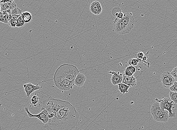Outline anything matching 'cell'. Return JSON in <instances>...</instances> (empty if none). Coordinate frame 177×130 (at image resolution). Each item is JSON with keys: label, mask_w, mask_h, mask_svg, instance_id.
Wrapping results in <instances>:
<instances>
[{"label": "cell", "mask_w": 177, "mask_h": 130, "mask_svg": "<svg viewBox=\"0 0 177 130\" xmlns=\"http://www.w3.org/2000/svg\"><path fill=\"white\" fill-rule=\"evenodd\" d=\"M114 30L117 33L120 35L129 34L133 29L126 25L120 19L116 18L113 22Z\"/></svg>", "instance_id": "5"}, {"label": "cell", "mask_w": 177, "mask_h": 130, "mask_svg": "<svg viewBox=\"0 0 177 130\" xmlns=\"http://www.w3.org/2000/svg\"><path fill=\"white\" fill-rule=\"evenodd\" d=\"M2 12L3 16L0 19V22L5 24H8L9 18L8 13L6 11H3Z\"/></svg>", "instance_id": "20"}, {"label": "cell", "mask_w": 177, "mask_h": 130, "mask_svg": "<svg viewBox=\"0 0 177 130\" xmlns=\"http://www.w3.org/2000/svg\"><path fill=\"white\" fill-rule=\"evenodd\" d=\"M169 96L171 101L174 102L175 104H177V92L171 91L170 92Z\"/></svg>", "instance_id": "22"}, {"label": "cell", "mask_w": 177, "mask_h": 130, "mask_svg": "<svg viewBox=\"0 0 177 130\" xmlns=\"http://www.w3.org/2000/svg\"><path fill=\"white\" fill-rule=\"evenodd\" d=\"M150 112L154 120L157 122H166L169 121L170 118L169 112L161 109L158 102H156L153 104Z\"/></svg>", "instance_id": "3"}, {"label": "cell", "mask_w": 177, "mask_h": 130, "mask_svg": "<svg viewBox=\"0 0 177 130\" xmlns=\"http://www.w3.org/2000/svg\"><path fill=\"white\" fill-rule=\"evenodd\" d=\"M145 56L144 53L142 52H139L137 54V57L138 58V59L139 61H140V60H141L143 59V57Z\"/></svg>", "instance_id": "29"}, {"label": "cell", "mask_w": 177, "mask_h": 130, "mask_svg": "<svg viewBox=\"0 0 177 130\" xmlns=\"http://www.w3.org/2000/svg\"><path fill=\"white\" fill-rule=\"evenodd\" d=\"M136 68L135 66H133L130 65L127 67L124 70V74L127 76L128 77H131L133 75L135 72H136Z\"/></svg>", "instance_id": "18"}, {"label": "cell", "mask_w": 177, "mask_h": 130, "mask_svg": "<svg viewBox=\"0 0 177 130\" xmlns=\"http://www.w3.org/2000/svg\"><path fill=\"white\" fill-rule=\"evenodd\" d=\"M17 20H10L8 21V25L10 27H16Z\"/></svg>", "instance_id": "26"}, {"label": "cell", "mask_w": 177, "mask_h": 130, "mask_svg": "<svg viewBox=\"0 0 177 130\" xmlns=\"http://www.w3.org/2000/svg\"><path fill=\"white\" fill-rule=\"evenodd\" d=\"M169 89L171 91L177 92V82L176 81H175L174 84L171 86Z\"/></svg>", "instance_id": "27"}, {"label": "cell", "mask_w": 177, "mask_h": 130, "mask_svg": "<svg viewBox=\"0 0 177 130\" xmlns=\"http://www.w3.org/2000/svg\"><path fill=\"white\" fill-rule=\"evenodd\" d=\"M147 58H148V57H147V56H144L142 60H143V61H145L147 60Z\"/></svg>", "instance_id": "31"}, {"label": "cell", "mask_w": 177, "mask_h": 130, "mask_svg": "<svg viewBox=\"0 0 177 130\" xmlns=\"http://www.w3.org/2000/svg\"><path fill=\"white\" fill-rule=\"evenodd\" d=\"M22 12L19 8L17 6L12 10L11 11V15H21Z\"/></svg>", "instance_id": "24"}, {"label": "cell", "mask_w": 177, "mask_h": 130, "mask_svg": "<svg viewBox=\"0 0 177 130\" xmlns=\"http://www.w3.org/2000/svg\"><path fill=\"white\" fill-rule=\"evenodd\" d=\"M161 81L164 87L169 88L174 84L175 79L171 75V73L166 72L163 73L161 75Z\"/></svg>", "instance_id": "8"}, {"label": "cell", "mask_w": 177, "mask_h": 130, "mask_svg": "<svg viewBox=\"0 0 177 130\" xmlns=\"http://www.w3.org/2000/svg\"><path fill=\"white\" fill-rule=\"evenodd\" d=\"M49 120L46 125L55 126V130H76L79 114L75 107L67 101L54 99L50 96L43 102Z\"/></svg>", "instance_id": "1"}, {"label": "cell", "mask_w": 177, "mask_h": 130, "mask_svg": "<svg viewBox=\"0 0 177 130\" xmlns=\"http://www.w3.org/2000/svg\"><path fill=\"white\" fill-rule=\"evenodd\" d=\"M24 91L26 94V97L29 98L31 94L34 91L37 90H41L42 87L38 85H34L31 83H27L24 85Z\"/></svg>", "instance_id": "9"}, {"label": "cell", "mask_w": 177, "mask_h": 130, "mask_svg": "<svg viewBox=\"0 0 177 130\" xmlns=\"http://www.w3.org/2000/svg\"><path fill=\"white\" fill-rule=\"evenodd\" d=\"M156 101L158 102L159 105L161 109L162 110H166L169 112V116L171 118H174L176 117V114L173 113L172 108H175L176 104H173L174 103L172 101H171L169 99L163 98L162 99L158 100L155 99Z\"/></svg>", "instance_id": "4"}, {"label": "cell", "mask_w": 177, "mask_h": 130, "mask_svg": "<svg viewBox=\"0 0 177 130\" xmlns=\"http://www.w3.org/2000/svg\"><path fill=\"white\" fill-rule=\"evenodd\" d=\"M25 110L26 112L28 115L29 117L31 118H37L40 120L41 122H42L43 124H47L49 119L48 117V114L47 111L46 109L44 107H42L41 108V110H42L40 113L34 115L30 113L28 107H25Z\"/></svg>", "instance_id": "6"}, {"label": "cell", "mask_w": 177, "mask_h": 130, "mask_svg": "<svg viewBox=\"0 0 177 130\" xmlns=\"http://www.w3.org/2000/svg\"><path fill=\"white\" fill-rule=\"evenodd\" d=\"M39 98L37 96V93H36L31 99V104L33 105L35 107H37L38 103H39Z\"/></svg>", "instance_id": "21"}, {"label": "cell", "mask_w": 177, "mask_h": 130, "mask_svg": "<svg viewBox=\"0 0 177 130\" xmlns=\"http://www.w3.org/2000/svg\"><path fill=\"white\" fill-rule=\"evenodd\" d=\"M139 62L138 59L135 58H131L128 61V64L130 65L133 66H135L138 65V64Z\"/></svg>", "instance_id": "23"}, {"label": "cell", "mask_w": 177, "mask_h": 130, "mask_svg": "<svg viewBox=\"0 0 177 130\" xmlns=\"http://www.w3.org/2000/svg\"><path fill=\"white\" fill-rule=\"evenodd\" d=\"M112 13L114 16L119 19L123 18L124 15L119 8H114L112 10Z\"/></svg>", "instance_id": "16"}, {"label": "cell", "mask_w": 177, "mask_h": 130, "mask_svg": "<svg viewBox=\"0 0 177 130\" xmlns=\"http://www.w3.org/2000/svg\"><path fill=\"white\" fill-rule=\"evenodd\" d=\"M1 0H0V2H1Z\"/></svg>", "instance_id": "35"}, {"label": "cell", "mask_w": 177, "mask_h": 130, "mask_svg": "<svg viewBox=\"0 0 177 130\" xmlns=\"http://www.w3.org/2000/svg\"><path fill=\"white\" fill-rule=\"evenodd\" d=\"M119 86V90L121 93L123 94L128 93V90L130 88V86L125 84L121 83L118 84Z\"/></svg>", "instance_id": "19"}, {"label": "cell", "mask_w": 177, "mask_h": 130, "mask_svg": "<svg viewBox=\"0 0 177 130\" xmlns=\"http://www.w3.org/2000/svg\"><path fill=\"white\" fill-rule=\"evenodd\" d=\"M1 6H0V11H1Z\"/></svg>", "instance_id": "34"}, {"label": "cell", "mask_w": 177, "mask_h": 130, "mask_svg": "<svg viewBox=\"0 0 177 130\" xmlns=\"http://www.w3.org/2000/svg\"><path fill=\"white\" fill-rule=\"evenodd\" d=\"M54 81L55 86L62 90H69L75 86L74 83L62 79L54 78Z\"/></svg>", "instance_id": "7"}, {"label": "cell", "mask_w": 177, "mask_h": 130, "mask_svg": "<svg viewBox=\"0 0 177 130\" xmlns=\"http://www.w3.org/2000/svg\"><path fill=\"white\" fill-rule=\"evenodd\" d=\"M175 79V81H176V82H177V79Z\"/></svg>", "instance_id": "33"}, {"label": "cell", "mask_w": 177, "mask_h": 130, "mask_svg": "<svg viewBox=\"0 0 177 130\" xmlns=\"http://www.w3.org/2000/svg\"><path fill=\"white\" fill-rule=\"evenodd\" d=\"M3 16L2 12L0 11V19Z\"/></svg>", "instance_id": "32"}, {"label": "cell", "mask_w": 177, "mask_h": 130, "mask_svg": "<svg viewBox=\"0 0 177 130\" xmlns=\"http://www.w3.org/2000/svg\"><path fill=\"white\" fill-rule=\"evenodd\" d=\"M90 11L95 15L100 14L102 11V7L100 2L97 1L93 2L90 6Z\"/></svg>", "instance_id": "12"}, {"label": "cell", "mask_w": 177, "mask_h": 130, "mask_svg": "<svg viewBox=\"0 0 177 130\" xmlns=\"http://www.w3.org/2000/svg\"><path fill=\"white\" fill-rule=\"evenodd\" d=\"M25 22L22 18L20 16L17 21L16 27H23L25 25Z\"/></svg>", "instance_id": "25"}, {"label": "cell", "mask_w": 177, "mask_h": 130, "mask_svg": "<svg viewBox=\"0 0 177 130\" xmlns=\"http://www.w3.org/2000/svg\"><path fill=\"white\" fill-rule=\"evenodd\" d=\"M171 73L175 79H177V67L173 69Z\"/></svg>", "instance_id": "28"}, {"label": "cell", "mask_w": 177, "mask_h": 130, "mask_svg": "<svg viewBox=\"0 0 177 130\" xmlns=\"http://www.w3.org/2000/svg\"><path fill=\"white\" fill-rule=\"evenodd\" d=\"M112 75L111 78V81L114 86L120 84L122 82L123 79V74L120 73L119 72H112Z\"/></svg>", "instance_id": "13"}, {"label": "cell", "mask_w": 177, "mask_h": 130, "mask_svg": "<svg viewBox=\"0 0 177 130\" xmlns=\"http://www.w3.org/2000/svg\"><path fill=\"white\" fill-rule=\"evenodd\" d=\"M123 74V79L122 83L127 85L130 87H134L136 85L137 80L136 78L134 76L132 75L131 77H128Z\"/></svg>", "instance_id": "11"}, {"label": "cell", "mask_w": 177, "mask_h": 130, "mask_svg": "<svg viewBox=\"0 0 177 130\" xmlns=\"http://www.w3.org/2000/svg\"><path fill=\"white\" fill-rule=\"evenodd\" d=\"M22 19L23 20L25 23H28L31 21L32 19V14L28 11H25L22 13L21 15Z\"/></svg>", "instance_id": "17"}, {"label": "cell", "mask_w": 177, "mask_h": 130, "mask_svg": "<svg viewBox=\"0 0 177 130\" xmlns=\"http://www.w3.org/2000/svg\"><path fill=\"white\" fill-rule=\"evenodd\" d=\"M86 77L84 74L79 73L75 80V86L77 87H81L84 86V82L86 80Z\"/></svg>", "instance_id": "14"}, {"label": "cell", "mask_w": 177, "mask_h": 130, "mask_svg": "<svg viewBox=\"0 0 177 130\" xmlns=\"http://www.w3.org/2000/svg\"><path fill=\"white\" fill-rule=\"evenodd\" d=\"M121 21L129 27L133 28L135 21L131 13H124L123 18L120 19Z\"/></svg>", "instance_id": "10"}, {"label": "cell", "mask_w": 177, "mask_h": 130, "mask_svg": "<svg viewBox=\"0 0 177 130\" xmlns=\"http://www.w3.org/2000/svg\"><path fill=\"white\" fill-rule=\"evenodd\" d=\"M79 70L75 65L64 64L61 65L55 73L54 78L60 79L74 83Z\"/></svg>", "instance_id": "2"}, {"label": "cell", "mask_w": 177, "mask_h": 130, "mask_svg": "<svg viewBox=\"0 0 177 130\" xmlns=\"http://www.w3.org/2000/svg\"><path fill=\"white\" fill-rule=\"evenodd\" d=\"M0 6H1V12L7 11L8 10H12L17 6L16 3L14 1L7 3H0Z\"/></svg>", "instance_id": "15"}, {"label": "cell", "mask_w": 177, "mask_h": 130, "mask_svg": "<svg viewBox=\"0 0 177 130\" xmlns=\"http://www.w3.org/2000/svg\"><path fill=\"white\" fill-rule=\"evenodd\" d=\"M21 16V15H11V19L17 20L18 19L19 17Z\"/></svg>", "instance_id": "30"}]
</instances>
